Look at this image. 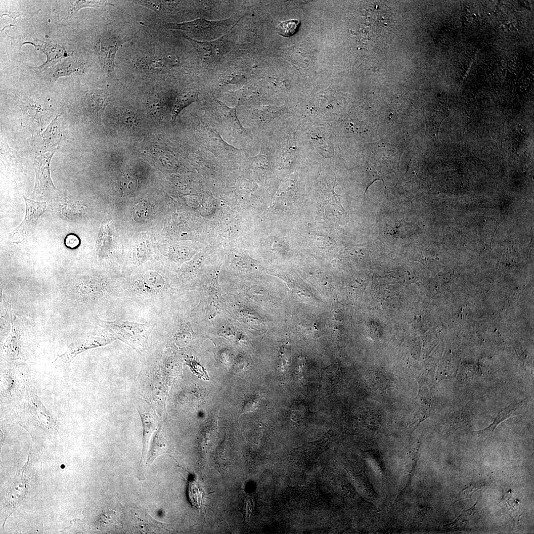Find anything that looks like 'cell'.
I'll return each instance as SVG.
<instances>
[{"mask_svg":"<svg viewBox=\"0 0 534 534\" xmlns=\"http://www.w3.org/2000/svg\"><path fill=\"white\" fill-rule=\"evenodd\" d=\"M102 327L108 329L115 338L130 346L138 352L145 350L153 326L149 323L117 319L99 320Z\"/></svg>","mask_w":534,"mask_h":534,"instance_id":"6da1fadb","label":"cell"},{"mask_svg":"<svg viewBox=\"0 0 534 534\" xmlns=\"http://www.w3.org/2000/svg\"><path fill=\"white\" fill-rule=\"evenodd\" d=\"M236 23L231 17L216 21L198 18L182 23H167L164 26L167 29L185 31L189 34L187 36L197 41H210L225 35Z\"/></svg>","mask_w":534,"mask_h":534,"instance_id":"7a4b0ae2","label":"cell"},{"mask_svg":"<svg viewBox=\"0 0 534 534\" xmlns=\"http://www.w3.org/2000/svg\"><path fill=\"white\" fill-rule=\"evenodd\" d=\"M219 267L213 271L208 276L201 289V299L199 305L203 314L208 321L214 325V318L222 311L223 300L218 283L220 273Z\"/></svg>","mask_w":534,"mask_h":534,"instance_id":"3957f363","label":"cell"},{"mask_svg":"<svg viewBox=\"0 0 534 534\" xmlns=\"http://www.w3.org/2000/svg\"><path fill=\"white\" fill-rule=\"evenodd\" d=\"M186 39L197 51L204 67H211L220 61L222 56L231 49L232 42L229 34L210 41H199L191 38L186 34Z\"/></svg>","mask_w":534,"mask_h":534,"instance_id":"277c9868","label":"cell"},{"mask_svg":"<svg viewBox=\"0 0 534 534\" xmlns=\"http://www.w3.org/2000/svg\"><path fill=\"white\" fill-rule=\"evenodd\" d=\"M133 36H124L108 33L100 37L98 42V54L101 67L107 76L114 74L115 58L118 49L129 42Z\"/></svg>","mask_w":534,"mask_h":534,"instance_id":"5b68a950","label":"cell"},{"mask_svg":"<svg viewBox=\"0 0 534 534\" xmlns=\"http://www.w3.org/2000/svg\"><path fill=\"white\" fill-rule=\"evenodd\" d=\"M55 150L42 154L35 160L33 166L35 172V185L32 192L34 196H47L57 192L52 181L50 172L51 159Z\"/></svg>","mask_w":534,"mask_h":534,"instance_id":"8992f818","label":"cell"},{"mask_svg":"<svg viewBox=\"0 0 534 534\" xmlns=\"http://www.w3.org/2000/svg\"><path fill=\"white\" fill-rule=\"evenodd\" d=\"M115 340V338L111 334L86 336L71 346L63 354L57 355L53 363L58 367L67 366L78 355L89 349L106 345Z\"/></svg>","mask_w":534,"mask_h":534,"instance_id":"52a82bcc","label":"cell"},{"mask_svg":"<svg viewBox=\"0 0 534 534\" xmlns=\"http://www.w3.org/2000/svg\"><path fill=\"white\" fill-rule=\"evenodd\" d=\"M329 442V431H328L318 440L294 449L290 454L291 458L299 464L308 465L325 451Z\"/></svg>","mask_w":534,"mask_h":534,"instance_id":"ba28073f","label":"cell"},{"mask_svg":"<svg viewBox=\"0 0 534 534\" xmlns=\"http://www.w3.org/2000/svg\"><path fill=\"white\" fill-rule=\"evenodd\" d=\"M163 276L155 271H148L135 278L131 284L133 291L143 295H153L161 293L165 288Z\"/></svg>","mask_w":534,"mask_h":534,"instance_id":"9c48e42d","label":"cell"},{"mask_svg":"<svg viewBox=\"0 0 534 534\" xmlns=\"http://www.w3.org/2000/svg\"><path fill=\"white\" fill-rule=\"evenodd\" d=\"M25 215L22 222L16 227V232H26L33 227L44 213L46 208L45 202H38L25 197Z\"/></svg>","mask_w":534,"mask_h":534,"instance_id":"30bf717a","label":"cell"},{"mask_svg":"<svg viewBox=\"0 0 534 534\" xmlns=\"http://www.w3.org/2000/svg\"><path fill=\"white\" fill-rule=\"evenodd\" d=\"M29 44L34 45L38 50L44 53L47 57L46 61L41 66L35 68L39 70H43L48 67L51 64L56 62L62 58L68 55L65 49L59 44L46 42H27L23 43V44Z\"/></svg>","mask_w":534,"mask_h":534,"instance_id":"8fae6325","label":"cell"},{"mask_svg":"<svg viewBox=\"0 0 534 534\" xmlns=\"http://www.w3.org/2000/svg\"><path fill=\"white\" fill-rule=\"evenodd\" d=\"M22 374L12 368H8L2 372V393L7 399L9 400L14 399L15 396H18L19 389L23 390L25 386L21 385Z\"/></svg>","mask_w":534,"mask_h":534,"instance_id":"7c38bea8","label":"cell"},{"mask_svg":"<svg viewBox=\"0 0 534 534\" xmlns=\"http://www.w3.org/2000/svg\"><path fill=\"white\" fill-rule=\"evenodd\" d=\"M22 352V337L18 325L13 322L11 332L3 346V353L6 359L17 360Z\"/></svg>","mask_w":534,"mask_h":534,"instance_id":"4fadbf2b","label":"cell"},{"mask_svg":"<svg viewBox=\"0 0 534 534\" xmlns=\"http://www.w3.org/2000/svg\"><path fill=\"white\" fill-rule=\"evenodd\" d=\"M87 67L84 61L77 58H68L54 68L49 75V79L51 82H55L62 76L83 72Z\"/></svg>","mask_w":534,"mask_h":534,"instance_id":"5bb4252c","label":"cell"},{"mask_svg":"<svg viewBox=\"0 0 534 534\" xmlns=\"http://www.w3.org/2000/svg\"><path fill=\"white\" fill-rule=\"evenodd\" d=\"M228 258L230 267L237 272L245 273L258 268L255 261L241 251H231Z\"/></svg>","mask_w":534,"mask_h":534,"instance_id":"9a60e30c","label":"cell"},{"mask_svg":"<svg viewBox=\"0 0 534 534\" xmlns=\"http://www.w3.org/2000/svg\"><path fill=\"white\" fill-rule=\"evenodd\" d=\"M526 402V400H523L518 403L512 404L504 409L498 413L493 422L490 426L484 430L475 432L477 437L481 440L485 441L490 436H491L493 435L496 426L500 422H502L504 420L507 419L510 416L515 415L517 410L524 405Z\"/></svg>","mask_w":534,"mask_h":534,"instance_id":"2e32d148","label":"cell"},{"mask_svg":"<svg viewBox=\"0 0 534 534\" xmlns=\"http://www.w3.org/2000/svg\"><path fill=\"white\" fill-rule=\"evenodd\" d=\"M215 108L220 117L227 124L240 132H245L236 115L238 103L234 108L227 106L223 102L213 96Z\"/></svg>","mask_w":534,"mask_h":534,"instance_id":"e0dca14e","label":"cell"},{"mask_svg":"<svg viewBox=\"0 0 534 534\" xmlns=\"http://www.w3.org/2000/svg\"><path fill=\"white\" fill-rule=\"evenodd\" d=\"M107 96L101 90H90L85 96V102L89 111L95 116H98L106 105Z\"/></svg>","mask_w":534,"mask_h":534,"instance_id":"ac0fdd59","label":"cell"},{"mask_svg":"<svg viewBox=\"0 0 534 534\" xmlns=\"http://www.w3.org/2000/svg\"><path fill=\"white\" fill-rule=\"evenodd\" d=\"M83 294L87 299L94 300L105 294L107 291V284L102 279L96 278H89L85 280L83 283Z\"/></svg>","mask_w":534,"mask_h":534,"instance_id":"d6986e66","label":"cell"},{"mask_svg":"<svg viewBox=\"0 0 534 534\" xmlns=\"http://www.w3.org/2000/svg\"><path fill=\"white\" fill-rule=\"evenodd\" d=\"M135 65L144 71L156 73L161 71L165 67L164 58L154 56H143L138 57L134 61Z\"/></svg>","mask_w":534,"mask_h":534,"instance_id":"ffe728a7","label":"cell"},{"mask_svg":"<svg viewBox=\"0 0 534 534\" xmlns=\"http://www.w3.org/2000/svg\"><path fill=\"white\" fill-rule=\"evenodd\" d=\"M187 494L190 504L197 508H201L205 501L206 493L202 486L194 479L188 482Z\"/></svg>","mask_w":534,"mask_h":534,"instance_id":"44dd1931","label":"cell"},{"mask_svg":"<svg viewBox=\"0 0 534 534\" xmlns=\"http://www.w3.org/2000/svg\"><path fill=\"white\" fill-rule=\"evenodd\" d=\"M62 214L69 220H77L84 217L87 211V206L74 201H66L60 205Z\"/></svg>","mask_w":534,"mask_h":534,"instance_id":"7402d4cb","label":"cell"},{"mask_svg":"<svg viewBox=\"0 0 534 534\" xmlns=\"http://www.w3.org/2000/svg\"><path fill=\"white\" fill-rule=\"evenodd\" d=\"M139 412L143 424V454L145 455L151 435L157 427V420L149 412Z\"/></svg>","mask_w":534,"mask_h":534,"instance_id":"603a6c76","label":"cell"},{"mask_svg":"<svg viewBox=\"0 0 534 534\" xmlns=\"http://www.w3.org/2000/svg\"><path fill=\"white\" fill-rule=\"evenodd\" d=\"M195 251L182 245H173L169 248L167 256L172 262L183 264L190 260L195 254Z\"/></svg>","mask_w":534,"mask_h":534,"instance_id":"cb8c5ba5","label":"cell"},{"mask_svg":"<svg viewBox=\"0 0 534 534\" xmlns=\"http://www.w3.org/2000/svg\"><path fill=\"white\" fill-rule=\"evenodd\" d=\"M205 256L201 252L196 254L190 260L183 264L179 269V274L183 278L195 275L202 265Z\"/></svg>","mask_w":534,"mask_h":534,"instance_id":"d4e9b609","label":"cell"},{"mask_svg":"<svg viewBox=\"0 0 534 534\" xmlns=\"http://www.w3.org/2000/svg\"><path fill=\"white\" fill-rule=\"evenodd\" d=\"M198 93L194 91H187L178 95L172 110V119L175 120L180 111L184 108L197 100Z\"/></svg>","mask_w":534,"mask_h":534,"instance_id":"484cf974","label":"cell"},{"mask_svg":"<svg viewBox=\"0 0 534 534\" xmlns=\"http://www.w3.org/2000/svg\"><path fill=\"white\" fill-rule=\"evenodd\" d=\"M502 500L505 501L509 513L512 516L514 523L517 521L521 514V503L516 498L511 490L503 492Z\"/></svg>","mask_w":534,"mask_h":534,"instance_id":"4316f807","label":"cell"},{"mask_svg":"<svg viewBox=\"0 0 534 534\" xmlns=\"http://www.w3.org/2000/svg\"><path fill=\"white\" fill-rule=\"evenodd\" d=\"M100 229L98 241L97 253L100 258H103L107 255L109 248L110 235L106 224H103Z\"/></svg>","mask_w":534,"mask_h":534,"instance_id":"83f0119b","label":"cell"},{"mask_svg":"<svg viewBox=\"0 0 534 534\" xmlns=\"http://www.w3.org/2000/svg\"><path fill=\"white\" fill-rule=\"evenodd\" d=\"M149 213V204L146 201L142 200L134 205L133 210V217L136 222H143L147 219Z\"/></svg>","mask_w":534,"mask_h":534,"instance_id":"f1b7e54d","label":"cell"},{"mask_svg":"<svg viewBox=\"0 0 534 534\" xmlns=\"http://www.w3.org/2000/svg\"><path fill=\"white\" fill-rule=\"evenodd\" d=\"M70 14H75L81 8L86 7H99L105 6L107 3L100 0H74L70 1Z\"/></svg>","mask_w":534,"mask_h":534,"instance_id":"f546056e","label":"cell"},{"mask_svg":"<svg viewBox=\"0 0 534 534\" xmlns=\"http://www.w3.org/2000/svg\"><path fill=\"white\" fill-rule=\"evenodd\" d=\"M300 22L291 20L280 23L277 28V33L283 37H289L294 34L299 27Z\"/></svg>","mask_w":534,"mask_h":534,"instance_id":"4dcf8cb0","label":"cell"},{"mask_svg":"<svg viewBox=\"0 0 534 534\" xmlns=\"http://www.w3.org/2000/svg\"><path fill=\"white\" fill-rule=\"evenodd\" d=\"M487 485L485 483H475L471 484L461 491L457 500L470 499L475 492L484 488Z\"/></svg>","mask_w":534,"mask_h":534,"instance_id":"1f68e13d","label":"cell"},{"mask_svg":"<svg viewBox=\"0 0 534 534\" xmlns=\"http://www.w3.org/2000/svg\"><path fill=\"white\" fill-rule=\"evenodd\" d=\"M121 184L123 192L126 194H129L134 191L137 186L135 178L130 175L123 178Z\"/></svg>","mask_w":534,"mask_h":534,"instance_id":"d6a6232c","label":"cell"},{"mask_svg":"<svg viewBox=\"0 0 534 534\" xmlns=\"http://www.w3.org/2000/svg\"><path fill=\"white\" fill-rule=\"evenodd\" d=\"M470 509L463 511L460 515L455 520V521L451 524L448 525L449 527L451 528H465L466 526H469V522L468 515L470 513Z\"/></svg>","mask_w":534,"mask_h":534,"instance_id":"836d02e7","label":"cell"},{"mask_svg":"<svg viewBox=\"0 0 534 534\" xmlns=\"http://www.w3.org/2000/svg\"><path fill=\"white\" fill-rule=\"evenodd\" d=\"M80 238L75 234H68L65 237L64 243L66 247L70 249L77 248L80 244Z\"/></svg>","mask_w":534,"mask_h":534,"instance_id":"e575fe53","label":"cell"}]
</instances>
